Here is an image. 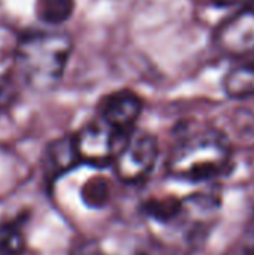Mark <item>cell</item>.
Masks as SVG:
<instances>
[{
    "instance_id": "obj_1",
    "label": "cell",
    "mask_w": 254,
    "mask_h": 255,
    "mask_svg": "<svg viewBox=\"0 0 254 255\" xmlns=\"http://www.w3.org/2000/svg\"><path fill=\"white\" fill-rule=\"evenodd\" d=\"M72 48V39L61 31L28 30L22 33L13 54L19 79L36 93L52 91L63 78Z\"/></svg>"
},
{
    "instance_id": "obj_2",
    "label": "cell",
    "mask_w": 254,
    "mask_h": 255,
    "mask_svg": "<svg viewBox=\"0 0 254 255\" xmlns=\"http://www.w3.org/2000/svg\"><path fill=\"white\" fill-rule=\"evenodd\" d=\"M231 161V145L219 130H201L178 140L168 161L172 176L201 182L222 175Z\"/></svg>"
},
{
    "instance_id": "obj_3",
    "label": "cell",
    "mask_w": 254,
    "mask_h": 255,
    "mask_svg": "<svg viewBox=\"0 0 254 255\" xmlns=\"http://www.w3.org/2000/svg\"><path fill=\"white\" fill-rule=\"evenodd\" d=\"M130 136L121 134L105 120L97 117L73 136V142L79 161L102 167L115 161Z\"/></svg>"
},
{
    "instance_id": "obj_4",
    "label": "cell",
    "mask_w": 254,
    "mask_h": 255,
    "mask_svg": "<svg viewBox=\"0 0 254 255\" xmlns=\"http://www.w3.org/2000/svg\"><path fill=\"white\" fill-rule=\"evenodd\" d=\"M159 155L154 136L136 133L129 137L115 158V170L124 182H138L148 176Z\"/></svg>"
},
{
    "instance_id": "obj_5",
    "label": "cell",
    "mask_w": 254,
    "mask_h": 255,
    "mask_svg": "<svg viewBox=\"0 0 254 255\" xmlns=\"http://www.w3.org/2000/svg\"><path fill=\"white\" fill-rule=\"evenodd\" d=\"M220 51L229 55H247L254 51V9L243 7L222 22L214 36Z\"/></svg>"
},
{
    "instance_id": "obj_6",
    "label": "cell",
    "mask_w": 254,
    "mask_h": 255,
    "mask_svg": "<svg viewBox=\"0 0 254 255\" xmlns=\"http://www.w3.org/2000/svg\"><path fill=\"white\" fill-rule=\"evenodd\" d=\"M142 111L141 99L132 91H117L106 96L99 106V117L124 136L132 134V128Z\"/></svg>"
},
{
    "instance_id": "obj_7",
    "label": "cell",
    "mask_w": 254,
    "mask_h": 255,
    "mask_svg": "<svg viewBox=\"0 0 254 255\" xmlns=\"http://www.w3.org/2000/svg\"><path fill=\"white\" fill-rule=\"evenodd\" d=\"M223 88L229 97H254V60H247L234 67L223 79Z\"/></svg>"
},
{
    "instance_id": "obj_8",
    "label": "cell",
    "mask_w": 254,
    "mask_h": 255,
    "mask_svg": "<svg viewBox=\"0 0 254 255\" xmlns=\"http://www.w3.org/2000/svg\"><path fill=\"white\" fill-rule=\"evenodd\" d=\"M46 161H48L51 172L54 173H63L72 169L76 163H79L73 137H64V139L54 142L48 148Z\"/></svg>"
},
{
    "instance_id": "obj_9",
    "label": "cell",
    "mask_w": 254,
    "mask_h": 255,
    "mask_svg": "<svg viewBox=\"0 0 254 255\" xmlns=\"http://www.w3.org/2000/svg\"><path fill=\"white\" fill-rule=\"evenodd\" d=\"M24 220L16 218L0 223V255H22L25 251Z\"/></svg>"
},
{
    "instance_id": "obj_10",
    "label": "cell",
    "mask_w": 254,
    "mask_h": 255,
    "mask_svg": "<svg viewBox=\"0 0 254 255\" xmlns=\"http://www.w3.org/2000/svg\"><path fill=\"white\" fill-rule=\"evenodd\" d=\"M181 209H183V203L177 199L150 200L144 205L145 214L159 223H168L177 218L181 214Z\"/></svg>"
},
{
    "instance_id": "obj_11",
    "label": "cell",
    "mask_w": 254,
    "mask_h": 255,
    "mask_svg": "<svg viewBox=\"0 0 254 255\" xmlns=\"http://www.w3.org/2000/svg\"><path fill=\"white\" fill-rule=\"evenodd\" d=\"M16 87L7 78H0V114L6 112L16 100Z\"/></svg>"
},
{
    "instance_id": "obj_12",
    "label": "cell",
    "mask_w": 254,
    "mask_h": 255,
    "mask_svg": "<svg viewBox=\"0 0 254 255\" xmlns=\"http://www.w3.org/2000/svg\"><path fill=\"white\" fill-rule=\"evenodd\" d=\"M73 255H105L102 254V251L96 247V245H84L79 250H76V253Z\"/></svg>"
},
{
    "instance_id": "obj_13",
    "label": "cell",
    "mask_w": 254,
    "mask_h": 255,
    "mask_svg": "<svg viewBox=\"0 0 254 255\" xmlns=\"http://www.w3.org/2000/svg\"><path fill=\"white\" fill-rule=\"evenodd\" d=\"M244 253H246V255H254V232L250 235V238L246 244Z\"/></svg>"
}]
</instances>
